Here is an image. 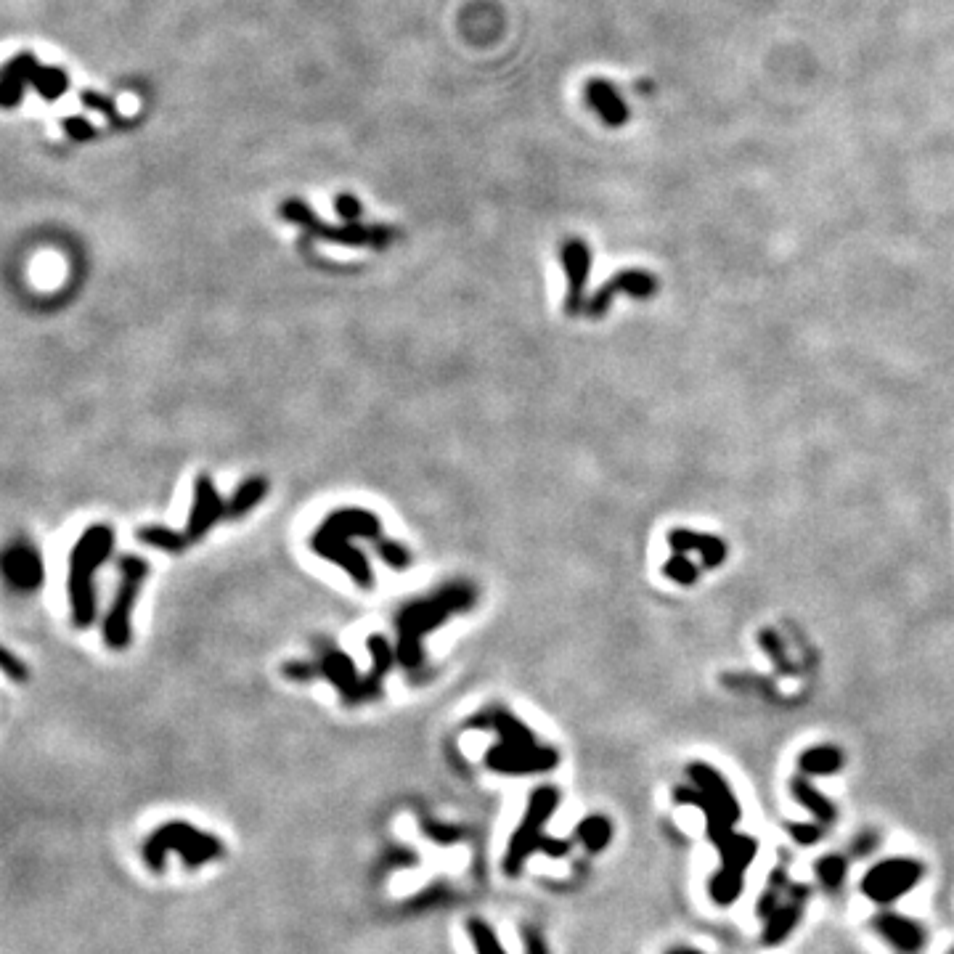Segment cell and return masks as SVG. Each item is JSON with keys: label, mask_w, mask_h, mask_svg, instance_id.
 I'll list each match as a JSON object with an SVG mask.
<instances>
[{"label": "cell", "mask_w": 954, "mask_h": 954, "mask_svg": "<svg viewBox=\"0 0 954 954\" xmlns=\"http://www.w3.org/2000/svg\"><path fill=\"white\" fill-rule=\"evenodd\" d=\"M371 538L377 541L382 536V523L379 517L369 509L361 507H345L334 509L332 515L326 517L324 523L313 530L311 549L324 557V560L340 565L361 589H371L374 586V573L366 560L364 552H358L356 546L350 544V538Z\"/></svg>", "instance_id": "1"}, {"label": "cell", "mask_w": 954, "mask_h": 954, "mask_svg": "<svg viewBox=\"0 0 954 954\" xmlns=\"http://www.w3.org/2000/svg\"><path fill=\"white\" fill-rule=\"evenodd\" d=\"M477 589L467 581H454L440 586L432 597L414 599L395 615V629H398V660L406 668L422 666V636L438 629L440 623H446L454 613L470 610L475 605Z\"/></svg>", "instance_id": "2"}, {"label": "cell", "mask_w": 954, "mask_h": 954, "mask_svg": "<svg viewBox=\"0 0 954 954\" xmlns=\"http://www.w3.org/2000/svg\"><path fill=\"white\" fill-rule=\"evenodd\" d=\"M114 528L112 525H91L77 538L69 554V607L77 629H88L96 621V570L112 557Z\"/></svg>", "instance_id": "3"}, {"label": "cell", "mask_w": 954, "mask_h": 954, "mask_svg": "<svg viewBox=\"0 0 954 954\" xmlns=\"http://www.w3.org/2000/svg\"><path fill=\"white\" fill-rule=\"evenodd\" d=\"M557 806H560V793H557L554 788H549V785L536 788L533 793H530V801H528V809H525L523 822H520V827H517L515 838L509 841L507 859H504V872H507V875H512V878L520 875L525 859H528L530 854H536V851H544V854L549 856L568 854L570 843L554 841V838H546V835L541 833V827H544L546 819L552 817L554 811H557Z\"/></svg>", "instance_id": "4"}, {"label": "cell", "mask_w": 954, "mask_h": 954, "mask_svg": "<svg viewBox=\"0 0 954 954\" xmlns=\"http://www.w3.org/2000/svg\"><path fill=\"white\" fill-rule=\"evenodd\" d=\"M167 851H178L183 864L194 870L199 864L212 862L223 854V843L215 835L199 833L197 827L186 825V822H170L162 825L157 833L144 843V859L152 870H162L165 867Z\"/></svg>", "instance_id": "5"}, {"label": "cell", "mask_w": 954, "mask_h": 954, "mask_svg": "<svg viewBox=\"0 0 954 954\" xmlns=\"http://www.w3.org/2000/svg\"><path fill=\"white\" fill-rule=\"evenodd\" d=\"M146 576H149V562L144 557H138V554L120 557V586H117V594H114V602L104 621L106 647L125 650L130 639H133L130 636L133 634L130 618H133V607H136L138 591H141V583L146 581Z\"/></svg>", "instance_id": "6"}, {"label": "cell", "mask_w": 954, "mask_h": 954, "mask_svg": "<svg viewBox=\"0 0 954 954\" xmlns=\"http://www.w3.org/2000/svg\"><path fill=\"white\" fill-rule=\"evenodd\" d=\"M281 215H284L289 223H295V226L308 228L313 236H321V239L334 244H348V247H387L395 236L390 228L379 226H358V223H348V226L340 228L326 226V223H321V220L316 218V212L305 205L303 199H289V202H284Z\"/></svg>", "instance_id": "7"}, {"label": "cell", "mask_w": 954, "mask_h": 954, "mask_svg": "<svg viewBox=\"0 0 954 954\" xmlns=\"http://www.w3.org/2000/svg\"><path fill=\"white\" fill-rule=\"evenodd\" d=\"M923 878V864L912 862V859H888V862L875 864L862 880L864 896H870L878 904H891L899 896L920 883Z\"/></svg>", "instance_id": "8"}, {"label": "cell", "mask_w": 954, "mask_h": 954, "mask_svg": "<svg viewBox=\"0 0 954 954\" xmlns=\"http://www.w3.org/2000/svg\"><path fill=\"white\" fill-rule=\"evenodd\" d=\"M560 761V753L554 748H512V745H493L485 753V766L501 774H536L549 772Z\"/></svg>", "instance_id": "9"}, {"label": "cell", "mask_w": 954, "mask_h": 954, "mask_svg": "<svg viewBox=\"0 0 954 954\" xmlns=\"http://www.w3.org/2000/svg\"><path fill=\"white\" fill-rule=\"evenodd\" d=\"M658 289H660V281L655 279L650 271H642V268H626V271L615 273L613 279L605 281V284H602V287L589 297L586 313L599 318L607 311V308H610V303H613V297L618 295V292H629V295L636 297V300H650Z\"/></svg>", "instance_id": "10"}, {"label": "cell", "mask_w": 954, "mask_h": 954, "mask_svg": "<svg viewBox=\"0 0 954 954\" xmlns=\"http://www.w3.org/2000/svg\"><path fill=\"white\" fill-rule=\"evenodd\" d=\"M220 517H226V501L220 499L212 477L199 475L194 480V501H191V512L183 533H186L191 544H197L210 533V528L218 523Z\"/></svg>", "instance_id": "11"}, {"label": "cell", "mask_w": 954, "mask_h": 954, "mask_svg": "<svg viewBox=\"0 0 954 954\" xmlns=\"http://www.w3.org/2000/svg\"><path fill=\"white\" fill-rule=\"evenodd\" d=\"M562 268L568 279V292H565V313L576 316L583 311V289L589 281L591 268V250L583 239H568L562 244Z\"/></svg>", "instance_id": "12"}, {"label": "cell", "mask_w": 954, "mask_h": 954, "mask_svg": "<svg viewBox=\"0 0 954 954\" xmlns=\"http://www.w3.org/2000/svg\"><path fill=\"white\" fill-rule=\"evenodd\" d=\"M3 573H6V581L14 586L16 591H35L43 583V560H40V554L35 552V546L24 544H11L3 554Z\"/></svg>", "instance_id": "13"}, {"label": "cell", "mask_w": 954, "mask_h": 954, "mask_svg": "<svg viewBox=\"0 0 954 954\" xmlns=\"http://www.w3.org/2000/svg\"><path fill=\"white\" fill-rule=\"evenodd\" d=\"M324 652H321V660H318V668H321V674L334 684V687L340 689V695L345 697V703H361L366 697V687L364 682L358 679V671L353 666V660L345 655V652L334 650L329 644H321Z\"/></svg>", "instance_id": "14"}, {"label": "cell", "mask_w": 954, "mask_h": 954, "mask_svg": "<svg viewBox=\"0 0 954 954\" xmlns=\"http://www.w3.org/2000/svg\"><path fill=\"white\" fill-rule=\"evenodd\" d=\"M687 774H689V780H692V785H695V788L700 790V793H703L705 798H708V801H711L713 806H716V809H719L721 814L732 822V825H735L737 819H740V806H737L732 790L727 788L724 777H721L716 769H711L708 764H700V761L689 764Z\"/></svg>", "instance_id": "15"}, {"label": "cell", "mask_w": 954, "mask_h": 954, "mask_svg": "<svg viewBox=\"0 0 954 954\" xmlns=\"http://www.w3.org/2000/svg\"><path fill=\"white\" fill-rule=\"evenodd\" d=\"M668 544H671V549H674L676 554L697 552L705 568H719V565L727 562L729 554V546L724 538L708 536V533H695V530L689 528L671 530V533H668Z\"/></svg>", "instance_id": "16"}, {"label": "cell", "mask_w": 954, "mask_h": 954, "mask_svg": "<svg viewBox=\"0 0 954 954\" xmlns=\"http://www.w3.org/2000/svg\"><path fill=\"white\" fill-rule=\"evenodd\" d=\"M467 727L470 729H493L499 740L504 745H512V748H536V735L525 727L523 721L515 719L512 713L499 711V708H493V711L483 713V716H475L472 721H467Z\"/></svg>", "instance_id": "17"}, {"label": "cell", "mask_w": 954, "mask_h": 954, "mask_svg": "<svg viewBox=\"0 0 954 954\" xmlns=\"http://www.w3.org/2000/svg\"><path fill=\"white\" fill-rule=\"evenodd\" d=\"M875 928H878L880 936H883L891 947L899 949L901 954H917L925 944L923 928H920L915 920L896 915V912H880V915L875 917Z\"/></svg>", "instance_id": "18"}, {"label": "cell", "mask_w": 954, "mask_h": 954, "mask_svg": "<svg viewBox=\"0 0 954 954\" xmlns=\"http://www.w3.org/2000/svg\"><path fill=\"white\" fill-rule=\"evenodd\" d=\"M369 650H371V671L364 679L366 697H379V692H382V679H385L387 671L393 668L395 655H393L390 642H387L382 634L369 636Z\"/></svg>", "instance_id": "19"}, {"label": "cell", "mask_w": 954, "mask_h": 954, "mask_svg": "<svg viewBox=\"0 0 954 954\" xmlns=\"http://www.w3.org/2000/svg\"><path fill=\"white\" fill-rule=\"evenodd\" d=\"M265 496H268V480L260 475L247 477V480L231 493V499L226 501V517L239 520V517L250 515L252 509L258 507Z\"/></svg>", "instance_id": "20"}, {"label": "cell", "mask_w": 954, "mask_h": 954, "mask_svg": "<svg viewBox=\"0 0 954 954\" xmlns=\"http://www.w3.org/2000/svg\"><path fill=\"white\" fill-rule=\"evenodd\" d=\"M586 93H589V101L594 104V109L602 114V120H605L607 125H623V122H626V117H629L626 104H623L621 96H618L610 85L597 80V83H589Z\"/></svg>", "instance_id": "21"}, {"label": "cell", "mask_w": 954, "mask_h": 954, "mask_svg": "<svg viewBox=\"0 0 954 954\" xmlns=\"http://www.w3.org/2000/svg\"><path fill=\"white\" fill-rule=\"evenodd\" d=\"M790 793H793L795 801L801 803V806H806V809H809L819 822H833L835 819L833 803L827 801L825 795L819 793V790L814 788L806 777H793V782H790Z\"/></svg>", "instance_id": "22"}, {"label": "cell", "mask_w": 954, "mask_h": 954, "mask_svg": "<svg viewBox=\"0 0 954 954\" xmlns=\"http://www.w3.org/2000/svg\"><path fill=\"white\" fill-rule=\"evenodd\" d=\"M136 538L141 544L154 546V549H162L167 554H181L186 546L191 544L186 533L173 528H165V525H144V528H138Z\"/></svg>", "instance_id": "23"}, {"label": "cell", "mask_w": 954, "mask_h": 954, "mask_svg": "<svg viewBox=\"0 0 954 954\" xmlns=\"http://www.w3.org/2000/svg\"><path fill=\"white\" fill-rule=\"evenodd\" d=\"M803 774H835L843 766V753L833 745H819L798 758Z\"/></svg>", "instance_id": "24"}, {"label": "cell", "mask_w": 954, "mask_h": 954, "mask_svg": "<svg viewBox=\"0 0 954 954\" xmlns=\"http://www.w3.org/2000/svg\"><path fill=\"white\" fill-rule=\"evenodd\" d=\"M798 917H801V904L793 901L788 907H780L774 912L769 920H766V931H764V941L766 944H780L790 936V931L798 923Z\"/></svg>", "instance_id": "25"}, {"label": "cell", "mask_w": 954, "mask_h": 954, "mask_svg": "<svg viewBox=\"0 0 954 954\" xmlns=\"http://www.w3.org/2000/svg\"><path fill=\"white\" fill-rule=\"evenodd\" d=\"M613 838V825L605 817H586L578 825V841L589 848L591 854H599Z\"/></svg>", "instance_id": "26"}, {"label": "cell", "mask_w": 954, "mask_h": 954, "mask_svg": "<svg viewBox=\"0 0 954 954\" xmlns=\"http://www.w3.org/2000/svg\"><path fill=\"white\" fill-rule=\"evenodd\" d=\"M663 576L682 583V586H692V583L700 578V568H697L692 560H687L684 554H674V557L663 565Z\"/></svg>", "instance_id": "27"}, {"label": "cell", "mask_w": 954, "mask_h": 954, "mask_svg": "<svg viewBox=\"0 0 954 954\" xmlns=\"http://www.w3.org/2000/svg\"><path fill=\"white\" fill-rule=\"evenodd\" d=\"M467 931H470L472 941H475L477 954H504L493 928L491 925H485L483 920H470V923H467Z\"/></svg>", "instance_id": "28"}, {"label": "cell", "mask_w": 954, "mask_h": 954, "mask_svg": "<svg viewBox=\"0 0 954 954\" xmlns=\"http://www.w3.org/2000/svg\"><path fill=\"white\" fill-rule=\"evenodd\" d=\"M374 544H377V554L387 562V565H390V568L403 570V568H409V565H411V552L403 544L393 541V538L382 536V538H377Z\"/></svg>", "instance_id": "29"}, {"label": "cell", "mask_w": 954, "mask_h": 954, "mask_svg": "<svg viewBox=\"0 0 954 954\" xmlns=\"http://www.w3.org/2000/svg\"><path fill=\"white\" fill-rule=\"evenodd\" d=\"M817 878L825 888H838L846 878V859L843 856H822L817 862Z\"/></svg>", "instance_id": "30"}, {"label": "cell", "mask_w": 954, "mask_h": 954, "mask_svg": "<svg viewBox=\"0 0 954 954\" xmlns=\"http://www.w3.org/2000/svg\"><path fill=\"white\" fill-rule=\"evenodd\" d=\"M758 644H761V647H764V650L772 655V660L777 663V668H780V671H793V666H790V660H788V652L782 650L780 636L774 634V631H769V629L761 631V634H758Z\"/></svg>", "instance_id": "31"}, {"label": "cell", "mask_w": 954, "mask_h": 954, "mask_svg": "<svg viewBox=\"0 0 954 954\" xmlns=\"http://www.w3.org/2000/svg\"><path fill=\"white\" fill-rule=\"evenodd\" d=\"M334 210H337V215H340L342 220H348V223H356V220L361 218L364 207H361V202H358L353 194H340V197L334 199Z\"/></svg>", "instance_id": "32"}, {"label": "cell", "mask_w": 954, "mask_h": 954, "mask_svg": "<svg viewBox=\"0 0 954 954\" xmlns=\"http://www.w3.org/2000/svg\"><path fill=\"white\" fill-rule=\"evenodd\" d=\"M0 663H3V671H6V676L11 679V682H27L30 671H27V666H24L22 660L14 658V652L11 650L0 652Z\"/></svg>", "instance_id": "33"}, {"label": "cell", "mask_w": 954, "mask_h": 954, "mask_svg": "<svg viewBox=\"0 0 954 954\" xmlns=\"http://www.w3.org/2000/svg\"><path fill=\"white\" fill-rule=\"evenodd\" d=\"M316 674H321L318 663H297L295 660V663H287V666H284V676L292 679V682H311Z\"/></svg>", "instance_id": "34"}, {"label": "cell", "mask_w": 954, "mask_h": 954, "mask_svg": "<svg viewBox=\"0 0 954 954\" xmlns=\"http://www.w3.org/2000/svg\"><path fill=\"white\" fill-rule=\"evenodd\" d=\"M788 833L793 835V841L798 843H817L822 838V827L819 825H798V822H790Z\"/></svg>", "instance_id": "35"}, {"label": "cell", "mask_w": 954, "mask_h": 954, "mask_svg": "<svg viewBox=\"0 0 954 954\" xmlns=\"http://www.w3.org/2000/svg\"><path fill=\"white\" fill-rule=\"evenodd\" d=\"M64 128H67L69 136L80 138V141H83V138H93V125H88V122L80 120V117H69V120L64 122Z\"/></svg>", "instance_id": "36"}, {"label": "cell", "mask_w": 954, "mask_h": 954, "mask_svg": "<svg viewBox=\"0 0 954 954\" xmlns=\"http://www.w3.org/2000/svg\"><path fill=\"white\" fill-rule=\"evenodd\" d=\"M440 825H427L424 827V830H427V835H430V838H435V841H456V838H459V833H456V830H438Z\"/></svg>", "instance_id": "37"}, {"label": "cell", "mask_w": 954, "mask_h": 954, "mask_svg": "<svg viewBox=\"0 0 954 954\" xmlns=\"http://www.w3.org/2000/svg\"><path fill=\"white\" fill-rule=\"evenodd\" d=\"M525 947H528V954H546L544 944H541V939H538L533 931L525 933Z\"/></svg>", "instance_id": "38"}, {"label": "cell", "mask_w": 954, "mask_h": 954, "mask_svg": "<svg viewBox=\"0 0 954 954\" xmlns=\"http://www.w3.org/2000/svg\"><path fill=\"white\" fill-rule=\"evenodd\" d=\"M85 104H93V109H99V112H112V104L104 99H99L96 93H83Z\"/></svg>", "instance_id": "39"}, {"label": "cell", "mask_w": 954, "mask_h": 954, "mask_svg": "<svg viewBox=\"0 0 954 954\" xmlns=\"http://www.w3.org/2000/svg\"><path fill=\"white\" fill-rule=\"evenodd\" d=\"M668 954H700V952H695V949H671Z\"/></svg>", "instance_id": "40"}]
</instances>
